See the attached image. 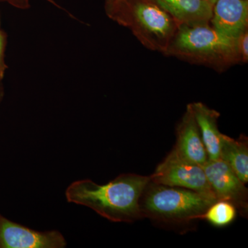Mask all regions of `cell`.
<instances>
[{"mask_svg": "<svg viewBox=\"0 0 248 248\" xmlns=\"http://www.w3.org/2000/svg\"><path fill=\"white\" fill-rule=\"evenodd\" d=\"M7 45V35L4 31L0 29V76L4 77L8 68L5 62V51Z\"/></svg>", "mask_w": 248, "mask_h": 248, "instance_id": "9a60e30c", "label": "cell"}, {"mask_svg": "<svg viewBox=\"0 0 248 248\" xmlns=\"http://www.w3.org/2000/svg\"><path fill=\"white\" fill-rule=\"evenodd\" d=\"M210 24L222 35L234 40L248 29V0H217Z\"/></svg>", "mask_w": 248, "mask_h": 248, "instance_id": "9c48e42d", "label": "cell"}, {"mask_svg": "<svg viewBox=\"0 0 248 248\" xmlns=\"http://www.w3.org/2000/svg\"><path fill=\"white\" fill-rule=\"evenodd\" d=\"M66 245L60 232L34 231L0 214V248H63Z\"/></svg>", "mask_w": 248, "mask_h": 248, "instance_id": "52a82bcc", "label": "cell"}, {"mask_svg": "<svg viewBox=\"0 0 248 248\" xmlns=\"http://www.w3.org/2000/svg\"><path fill=\"white\" fill-rule=\"evenodd\" d=\"M0 26H1V19H0ZM0 29H1V27H0Z\"/></svg>", "mask_w": 248, "mask_h": 248, "instance_id": "ffe728a7", "label": "cell"}, {"mask_svg": "<svg viewBox=\"0 0 248 248\" xmlns=\"http://www.w3.org/2000/svg\"><path fill=\"white\" fill-rule=\"evenodd\" d=\"M105 9L108 17L130 29L143 46L164 55L180 26L153 0H116Z\"/></svg>", "mask_w": 248, "mask_h": 248, "instance_id": "3957f363", "label": "cell"}, {"mask_svg": "<svg viewBox=\"0 0 248 248\" xmlns=\"http://www.w3.org/2000/svg\"><path fill=\"white\" fill-rule=\"evenodd\" d=\"M236 214L237 210L233 204L227 201L217 200L207 209L202 220H205L217 228H224L234 221Z\"/></svg>", "mask_w": 248, "mask_h": 248, "instance_id": "4fadbf2b", "label": "cell"}, {"mask_svg": "<svg viewBox=\"0 0 248 248\" xmlns=\"http://www.w3.org/2000/svg\"><path fill=\"white\" fill-rule=\"evenodd\" d=\"M215 202L195 191L151 180L142 193L140 207L143 218L167 228L186 229L202 220L207 209Z\"/></svg>", "mask_w": 248, "mask_h": 248, "instance_id": "277c9868", "label": "cell"}, {"mask_svg": "<svg viewBox=\"0 0 248 248\" xmlns=\"http://www.w3.org/2000/svg\"><path fill=\"white\" fill-rule=\"evenodd\" d=\"M203 168L217 200L233 204L237 213L248 218V190L246 184L221 159L208 160Z\"/></svg>", "mask_w": 248, "mask_h": 248, "instance_id": "8992f818", "label": "cell"}, {"mask_svg": "<svg viewBox=\"0 0 248 248\" xmlns=\"http://www.w3.org/2000/svg\"><path fill=\"white\" fill-rule=\"evenodd\" d=\"M205 1H208L209 4L212 5L213 6L214 4L216 2L217 0H205Z\"/></svg>", "mask_w": 248, "mask_h": 248, "instance_id": "d6986e66", "label": "cell"}, {"mask_svg": "<svg viewBox=\"0 0 248 248\" xmlns=\"http://www.w3.org/2000/svg\"><path fill=\"white\" fill-rule=\"evenodd\" d=\"M4 77L0 76V103L4 97V86H3L2 80Z\"/></svg>", "mask_w": 248, "mask_h": 248, "instance_id": "e0dca14e", "label": "cell"}, {"mask_svg": "<svg viewBox=\"0 0 248 248\" xmlns=\"http://www.w3.org/2000/svg\"><path fill=\"white\" fill-rule=\"evenodd\" d=\"M165 55L218 72L241 63L236 39L222 35L210 22L181 24Z\"/></svg>", "mask_w": 248, "mask_h": 248, "instance_id": "7a4b0ae2", "label": "cell"}, {"mask_svg": "<svg viewBox=\"0 0 248 248\" xmlns=\"http://www.w3.org/2000/svg\"><path fill=\"white\" fill-rule=\"evenodd\" d=\"M236 48L240 59V63L248 61V29L236 38Z\"/></svg>", "mask_w": 248, "mask_h": 248, "instance_id": "5bb4252c", "label": "cell"}, {"mask_svg": "<svg viewBox=\"0 0 248 248\" xmlns=\"http://www.w3.org/2000/svg\"><path fill=\"white\" fill-rule=\"evenodd\" d=\"M172 151L182 159L200 166H203L208 161V153L190 104L176 127V143Z\"/></svg>", "mask_w": 248, "mask_h": 248, "instance_id": "ba28073f", "label": "cell"}, {"mask_svg": "<svg viewBox=\"0 0 248 248\" xmlns=\"http://www.w3.org/2000/svg\"><path fill=\"white\" fill-rule=\"evenodd\" d=\"M151 182L188 189L211 200H217L203 166L182 159L172 150L151 174Z\"/></svg>", "mask_w": 248, "mask_h": 248, "instance_id": "5b68a950", "label": "cell"}, {"mask_svg": "<svg viewBox=\"0 0 248 248\" xmlns=\"http://www.w3.org/2000/svg\"><path fill=\"white\" fill-rule=\"evenodd\" d=\"M0 1L8 3L16 9L24 10L30 7V0H0Z\"/></svg>", "mask_w": 248, "mask_h": 248, "instance_id": "2e32d148", "label": "cell"}, {"mask_svg": "<svg viewBox=\"0 0 248 248\" xmlns=\"http://www.w3.org/2000/svg\"><path fill=\"white\" fill-rule=\"evenodd\" d=\"M151 175L122 174L104 185L90 179L76 181L66 190L69 203L92 209L112 222L133 223L143 218L140 200Z\"/></svg>", "mask_w": 248, "mask_h": 248, "instance_id": "6da1fadb", "label": "cell"}, {"mask_svg": "<svg viewBox=\"0 0 248 248\" xmlns=\"http://www.w3.org/2000/svg\"><path fill=\"white\" fill-rule=\"evenodd\" d=\"M115 1L116 0H105V6H108V5L112 4V3Z\"/></svg>", "mask_w": 248, "mask_h": 248, "instance_id": "ac0fdd59", "label": "cell"}, {"mask_svg": "<svg viewBox=\"0 0 248 248\" xmlns=\"http://www.w3.org/2000/svg\"><path fill=\"white\" fill-rule=\"evenodd\" d=\"M220 159L226 163L245 184L248 182V139L241 135L237 140L222 134Z\"/></svg>", "mask_w": 248, "mask_h": 248, "instance_id": "7c38bea8", "label": "cell"}, {"mask_svg": "<svg viewBox=\"0 0 248 248\" xmlns=\"http://www.w3.org/2000/svg\"><path fill=\"white\" fill-rule=\"evenodd\" d=\"M190 107L198 125L208 160L220 159V139L222 133L218 126L220 113L202 102L191 103Z\"/></svg>", "mask_w": 248, "mask_h": 248, "instance_id": "30bf717a", "label": "cell"}, {"mask_svg": "<svg viewBox=\"0 0 248 248\" xmlns=\"http://www.w3.org/2000/svg\"><path fill=\"white\" fill-rule=\"evenodd\" d=\"M181 24L209 23L213 6L205 0H153Z\"/></svg>", "mask_w": 248, "mask_h": 248, "instance_id": "8fae6325", "label": "cell"}]
</instances>
